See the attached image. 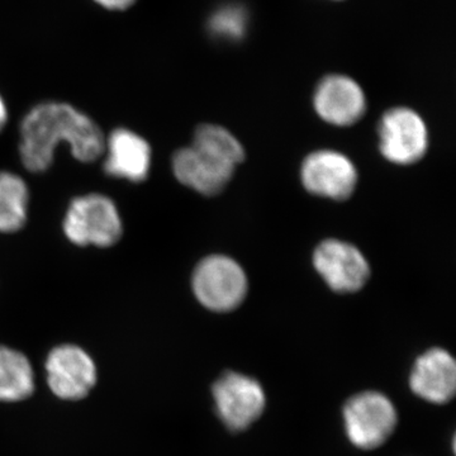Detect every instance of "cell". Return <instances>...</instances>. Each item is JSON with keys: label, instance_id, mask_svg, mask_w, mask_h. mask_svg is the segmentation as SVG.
<instances>
[{"label": "cell", "instance_id": "1", "mask_svg": "<svg viewBox=\"0 0 456 456\" xmlns=\"http://www.w3.org/2000/svg\"><path fill=\"white\" fill-rule=\"evenodd\" d=\"M103 131L77 108L47 102L32 108L20 123V156L27 170L42 173L53 163L56 147L66 143L82 163L103 155Z\"/></svg>", "mask_w": 456, "mask_h": 456}, {"label": "cell", "instance_id": "2", "mask_svg": "<svg viewBox=\"0 0 456 456\" xmlns=\"http://www.w3.org/2000/svg\"><path fill=\"white\" fill-rule=\"evenodd\" d=\"M62 230L74 245L110 248L121 240L123 224L110 197L89 193L71 200Z\"/></svg>", "mask_w": 456, "mask_h": 456}, {"label": "cell", "instance_id": "3", "mask_svg": "<svg viewBox=\"0 0 456 456\" xmlns=\"http://www.w3.org/2000/svg\"><path fill=\"white\" fill-rule=\"evenodd\" d=\"M345 432L355 448L373 450L382 446L397 428V408L388 395L365 391L345 403Z\"/></svg>", "mask_w": 456, "mask_h": 456}, {"label": "cell", "instance_id": "4", "mask_svg": "<svg viewBox=\"0 0 456 456\" xmlns=\"http://www.w3.org/2000/svg\"><path fill=\"white\" fill-rule=\"evenodd\" d=\"M198 302L213 312L236 310L248 294L244 269L231 257L211 255L198 264L191 278Z\"/></svg>", "mask_w": 456, "mask_h": 456}, {"label": "cell", "instance_id": "5", "mask_svg": "<svg viewBox=\"0 0 456 456\" xmlns=\"http://www.w3.org/2000/svg\"><path fill=\"white\" fill-rule=\"evenodd\" d=\"M47 388L56 398L79 402L88 397L98 383V368L88 351L75 344L51 349L45 360Z\"/></svg>", "mask_w": 456, "mask_h": 456}, {"label": "cell", "instance_id": "6", "mask_svg": "<svg viewBox=\"0 0 456 456\" xmlns=\"http://www.w3.org/2000/svg\"><path fill=\"white\" fill-rule=\"evenodd\" d=\"M216 412L232 431H244L263 415L266 395L253 377L227 371L212 387Z\"/></svg>", "mask_w": 456, "mask_h": 456}, {"label": "cell", "instance_id": "7", "mask_svg": "<svg viewBox=\"0 0 456 456\" xmlns=\"http://www.w3.org/2000/svg\"><path fill=\"white\" fill-rule=\"evenodd\" d=\"M378 132L380 152L393 164H415L428 151L426 123L419 113L410 108H393L384 113Z\"/></svg>", "mask_w": 456, "mask_h": 456}, {"label": "cell", "instance_id": "8", "mask_svg": "<svg viewBox=\"0 0 456 456\" xmlns=\"http://www.w3.org/2000/svg\"><path fill=\"white\" fill-rule=\"evenodd\" d=\"M301 179L303 187L314 196L345 200L355 191L358 171L341 152L320 150L303 161Z\"/></svg>", "mask_w": 456, "mask_h": 456}, {"label": "cell", "instance_id": "9", "mask_svg": "<svg viewBox=\"0 0 456 456\" xmlns=\"http://www.w3.org/2000/svg\"><path fill=\"white\" fill-rule=\"evenodd\" d=\"M314 265L327 285L338 293L358 292L370 275L362 251L340 240L321 242L314 250Z\"/></svg>", "mask_w": 456, "mask_h": 456}, {"label": "cell", "instance_id": "10", "mask_svg": "<svg viewBox=\"0 0 456 456\" xmlns=\"http://www.w3.org/2000/svg\"><path fill=\"white\" fill-rule=\"evenodd\" d=\"M236 167L198 146L184 147L173 156V171L180 184L203 196L221 193L232 179Z\"/></svg>", "mask_w": 456, "mask_h": 456}, {"label": "cell", "instance_id": "11", "mask_svg": "<svg viewBox=\"0 0 456 456\" xmlns=\"http://www.w3.org/2000/svg\"><path fill=\"white\" fill-rule=\"evenodd\" d=\"M314 110L330 125L346 127L362 119L367 110V97L358 82L346 75H329L318 84Z\"/></svg>", "mask_w": 456, "mask_h": 456}, {"label": "cell", "instance_id": "12", "mask_svg": "<svg viewBox=\"0 0 456 456\" xmlns=\"http://www.w3.org/2000/svg\"><path fill=\"white\" fill-rule=\"evenodd\" d=\"M411 391L432 404H445L456 392V362L452 354L432 347L417 358L411 370Z\"/></svg>", "mask_w": 456, "mask_h": 456}, {"label": "cell", "instance_id": "13", "mask_svg": "<svg viewBox=\"0 0 456 456\" xmlns=\"http://www.w3.org/2000/svg\"><path fill=\"white\" fill-rule=\"evenodd\" d=\"M104 171L113 178L141 183L151 169L149 142L136 132L117 128L104 141Z\"/></svg>", "mask_w": 456, "mask_h": 456}, {"label": "cell", "instance_id": "14", "mask_svg": "<svg viewBox=\"0 0 456 456\" xmlns=\"http://www.w3.org/2000/svg\"><path fill=\"white\" fill-rule=\"evenodd\" d=\"M36 391L31 360L22 351L0 345V403H20Z\"/></svg>", "mask_w": 456, "mask_h": 456}, {"label": "cell", "instance_id": "15", "mask_svg": "<svg viewBox=\"0 0 456 456\" xmlns=\"http://www.w3.org/2000/svg\"><path fill=\"white\" fill-rule=\"evenodd\" d=\"M29 191L12 171H0V232H17L28 216Z\"/></svg>", "mask_w": 456, "mask_h": 456}, {"label": "cell", "instance_id": "16", "mask_svg": "<svg viewBox=\"0 0 456 456\" xmlns=\"http://www.w3.org/2000/svg\"><path fill=\"white\" fill-rule=\"evenodd\" d=\"M222 156L237 167L245 160V150L240 141L226 128L216 125H202L194 132L193 143Z\"/></svg>", "mask_w": 456, "mask_h": 456}, {"label": "cell", "instance_id": "17", "mask_svg": "<svg viewBox=\"0 0 456 456\" xmlns=\"http://www.w3.org/2000/svg\"><path fill=\"white\" fill-rule=\"evenodd\" d=\"M248 12L237 4L218 9L209 20V31L224 41H240L248 29Z\"/></svg>", "mask_w": 456, "mask_h": 456}, {"label": "cell", "instance_id": "18", "mask_svg": "<svg viewBox=\"0 0 456 456\" xmlns=\"http://www.w3.org/2000/svg\"><path fill=\"white\" fill-rule=\"evenodd\" d=\"M94 2L110 11H125V9L130 8L136 0H94Z\"/></svg>", "mask_w": 456, "mask_h": 456}, {"label": "cell", "instance_id": "19", "mask_svg": "<svg viewBox=\"0 0 456 456\" xmlns=\"http://www.w3.org/2000/svg\"><path fill=\"white\" fill-rule=\"evenodd\" d=\"M8 121V110L4 101L0 97V132H2Z\"/></svg>", "mask_w": 456, "mask_h": 456}]
</instances>
